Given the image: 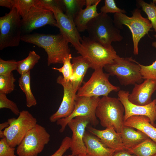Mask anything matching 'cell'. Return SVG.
<instances>
[{"mask_svg":"<svg viewBox=\"0 0 156 156\" xmlns=\"http://www.w3.org/2000/svg\"><path fill=\"white\" fill-rule=\"evenodd\" d=\"M21 40L43 48L47 55L48 66L63 64L70 54L68 42L60 33L56 35L35 33L22 34Z\"/></svg>","mask_w":156,"mask_h":156,"instance_id":"cell-1","label":"cell"},{"mask_svg":"<svg viewBox=\"0 0 156 156\" xmlns=\"http://www.w3.org/2000/svg\"><path fill=\"white\" fill-rule=\"evenodd\" d=\"M86 30L90 39L107 48L112 46V42H120L123 39L113 20L107 14L101 12L89 22Z\"/></svg>","mask_w":156,"mask_h":156,"instance_id":"cell-2","label":"cell"},{"mask_svg":"<svg viewBox=\"0 0 156 156\" xmlns=\"http://www.w3.org/2000/svg\"><path fill=\"white\" fill-rule=\"evenodd\" d=\"M125 109L118 98L103 96L100 99L96 110V115L103 127L113 128L120 133L124 126Z\"/></svg>","mask_w":156,"mask_h":156,"instance_id":"cell-3","label":"cell"},{"mask_svg":"<svg viewBox=\"0 0 156 156\" xmlns=\"http://www.w3.org/2000/svg\"><path fill=\"white\" fill-rule=\"evenodd\" d=\"M77 51L88 61L90 68L94 70L103 69L119 56L112 46L105 47L85 36L82 37L80 47Z\"/></svg>","mask_w":156,"mask_h":156,"instance_id":"cell-4","label":"cell"},{"mask_svg":"<svg viewBox=\"0 0 156 156\" xmlns=\"http://www.w3.org/2000/svg\"><path fill=\"white\" fill-rule=\"evenodd\" d=\"M132 12V15L131 17L125 14H114L113 20L115 25L120 30L123 29V25L129 28L132 34L133 53L135 55H138L139 41L148 34L152 27L147 18L142 16L141 10L138 8L135 9Z\"/></svg>","mask_w":156,"mask_h":156,"instance_id":"cell-5","label":"cell"},{"mask_svg":"<svg viewBox=\"0 0 156 156\" xmlns=\"http://www.w3.org/2000/svg\"><path fill=\"white\" fill-rule=\"evenodd\" d=\"M139 64L132 57L124 58L119 56L104 68L110 75L116 76L121 85L126 86L143 82Z\"/></svg>","mask_w":156,"mask_h":156,"instance_id":"cell-6","label":"cell"},{"mask_svg":"<svg viewBox=\"0 0 156 156\" xmlns=\"http://www.w3.org/2000/svg\"><path fill=\"white\" fill-rule=\"evenodd\" d=\"M14 8L0 17V50L19 45L22 27V19Z\"/></svg>","mask_w":156,"mask_h":156,"instance_id":"cell-7","label":"cell"},{"mask_svg":"<svg viewBox=\"0 0 156 156\" xmlns=\"http://www.w3.org/2000/svg\"><path fill=\"white\" fill-rule=\"evenodd\" d=\"M9 126L3 131L8 144L12 147L18 146L27 133L37 124V120L28 111L20 112L17 118L8 119Z\"/></svg>","mask_w":156,"mask_h":156,"instance_id":"cell-8","label":"cell"},{"mask_svg":"<svg viewBox=\"0 0 156 156\" xmlns=\"http://www.w3.org/2000/svg\"><path fill=\"white\" fill-rule=\"evenodd\" d=\"M109 75L105 73L103 69L94 70L90 79L78 89L77 96L99 97L107 96L112 91L118 92L119 86L112 84L109 81Z\"/></svg>","mask_w":156,"mask_h":156,"instance_id":"cell-9","label":"cell"},{"mask_svg":"<svg viewBox=\"0 0 156 156\" xmlns=\"http://www.w3.org/2000/svg\"><path fill=\"white\" fill-rule=\"evenodd\" d=\"M50 137L45 128L37 124L17 146V154L18 156H37L49 142Z\"/></svg>","mask_w":156,"mask_h":156,"instance_id":"cell-10","label":"cell"},{"mask_svg":"<svg viewBox=\"0 0 156 156\" xmlns=\"http://www.w3.org/2000/svg\"><path fill=\"white\" fill-rule=\"evenodd\" d=\"M100 99L99 97L77 96L74 109L71 114L68 117L59 119L56 122L57 124L60 126V132H63L68 122L77 116L88 118L91 126L95 127L98 125L99 121L96 116V110Z\"/></svg>","mask_w":156,"mask_h":156,"instance_id":"cell-11","label":"cell"},{"mask_svg":"<svg viewBox=\"0 0 156 156\" xmlns=\"http://www.w3.org/2000/svg\"><path fill=\"white\" fill-rule=\"evenodd\" d=\"M21 20L22 31L26 33L46 25L57 27L53 12L36 3L31 8L26 18Z\"/></svg>","mask_w":156,"mask_h":156,"instance_id":"cell-12","label":"cell"},{"mask_svg":"<svg viewBox=\"0 0 156 156\" xmlns=\"http://www.w3.org/2000/svg\"><path fill=\"white\" fill-rule=\"evenodd\" d=\"M57 83L62 85L63 88V96L62 101L57 111L49 118L52 122H56L59 119L66 118L69 116L74 108L77 97V92L72 83L64 80L62 76L57 78Z\"/></svg>","mask_w":156,"mask_h":156,"instance_id":"cell-13","label":"cell"},{"mask_svg":"<svg viewBox=\"0 0 156 156\" xmlns=\"http://www.w3.org/2000/svg\"><path fill=\"white\" fill-rule=\"evenodd\" d=\"M129 94V91L121 90L118 93V98L125 109L124 121L132 116H144L149 118L151 124L154 126L156 120V99L145 105H137L129 101L128 96Z\"/></svg>","mask_w":156,"mask_h":156,"instance_id":"cell-14","label":"cell"},{"mask_svg":"<svg viewBox=\"0 0 156 156\" xmlns=\"http://www.w3.org/2000/svg\"><path fill=\"white\" fill-rule=\"evenodd\" d=\"M90 121L85 116H77L71 120L68 123L72 132L71 138L70 149L71 155L76 156L81 154H86V148L83 141L86 129Z\"/></svg>","mask_w":156,"mask_h":156,"instance_id":"cell-15","label":"cell"},{"mask_svg":"<svg viewBox=\"0 0 156 156\" xmlns=\"http://www.w3.org/2000/svg\"><path fill=\"white\" fill-rule=\"evenodd\" d=\"M52 11L57 23L60 33L74 46L77 51L81 45L82 39L75 25L74 21L63 13L59 9H55Z\"/></svg>","mask_w":156,"mask_h":156,"instance_id":"cell-16","label":"cell"},{"mask_svg":"<svg viewBox=\"0 0 156 156\" xmlns=\"http://www.w3.org/2000/svg\"><path fill=\"white\" fill-rule=\"evenodd\" d=\"M156 90V79H145L140 84L136 83L128 98L132 103L139 105H145L152 101V95Z\"/></svg>","mask_w":156,"mask_h":156,"instance_id":"cell-17","label":"cell"},{"mask_svg":"<svg viewBox=\"0 0 156 156\" xmlns=\"http://www.w3.org/2000/svg\"><path fill=\"white\" fill-rule=\"evenodd\" d=\"M89 125L86 128L88 131L99 138L107 146L116 151L126 150L122 142L120 133L117 132L114 128L100 130Z\"/></svg>","mask_w":156,"mask_h":156,"instance_id":"cell-18","label":"cell"},{"mask_svg":"<svg viewBox=\"0 0 156 156\" xmlns=\"http://www.w3.org/2000/svg\"><path fill=\"white\" fill-rule=\"evenodd\" d=\"M83 141L88 156H113L116 151L107 146L96 136L86 131Z\"/></svg>","mask_w":156,"mask_h":156,"instance_id":"cell-19","label":"cell"},{"mask_svg":"<svg viewBox=\"0 0 156 156\" xmlns=\"http://www.w3.org/2000/svg\"><path fill=\"white\" fill-rule=\"evenodd\" d=\"M124 125L141 131L156 142V127L151 124L147 117L142 115L132 116L124 121Z\"/></svg>","mask_w":156,"mask_h":156,"instance_id":"cell-20","label":"cell"},{"mask_svg":"<svg viewBox=\"0 0 156 156\" xmlns=\"http://www.w3.org/2000/svg\"><path fill=\"white\" fill-rule=\"evenodd\" d=\"M72 60L73 75L70 81L77 92L81 86L88 70L90 66L88 61L81 55L73 57Z\"/></svg>","mask_w":156,"mask_h":156,"instance_id":"cell-21","label":"cell"},{"mask_svg":"<svg viewBox=\"0 0 156 156\" xmlns=\"http://www.w3.org/2000/svg\"><path fill=\"white\" fill-rule=\"evenodd\" d=\"M123 144L126 149L133 148L149 138L141 131L132 127L124 126L120 133Z\"/></svg>","mask_w":156,"mask_h":156,"instance_id":"cell-22","label":"cell"},{"mask_svg":"<svg viewBox=\"0 0 156 156\" xmlns=\"http://www.w3.org/2000/svg\"><path fill=\"white\" fill-rule=\"evenodd\" d=\"M101 1L90 6L86 7L79 13L74 20V22L79 32H82L86 30L89 22L100 14L97 12V6Z\"/></svg>","mask_w":156,"mask_h":156,"instance_id":"cell-23","label":"cell"},{"mask_svg":"<svg viewBox=\"0 0 156 156\" xmlns=\"http://www.w3.org/2000/svg\"><path fill=\"white\" fill-rule=\"evenodd\" d=\"M127 150L136 156H153L156 154V142L148 138L134 147Z\"/></svg>","mask_w":156,"mask_h":156,"instance_id":"cell-24","label":"cell"},{"mask_svg":"<svg viewBox=\"0 0 156 156\" xmlns=\"http://www.w3.org/2000/svg\"><path fill=\"white\" fill-rule=\"evenodd\" d=\"M18 83L20 88L25 95L27 107H30L36 105L37 101L31 88L30 71L21 75Z\"/></svg>","mask_w":156,"mask_h":156,"instance_id":"cell-25","label":"cell"},{"mask_svg":"<svg viewBox=\"0 0 156 156\" xmlns=\"http://www.w3.org/2000/svg\"><path fill=\"white\" fill-rule=\"evenodd\" d=\"M40 58V56L34 51H29L26 58L17 61V71L21 75L30 71Z\"/></svg>","mask_w":156,"mask_h":156,"instance_id":"cell-26","label":"cell"},{"mask_svg":"<svg viewBox=\"0 0 156 156\" xmlns=\"http://www.w3.org/2000/svg\"><path fill=\"white\" fill-rule=\"evenodd\" d=\"M66 15L74 20L80 12L86 5L85 0H62Z\"/></svg>","mask_w":156,"mask_h":156,"instance_id":"cell-27","label":"cell"},{"mask_svg":"<svg viewBox=\"0 0 156 156\" xmlns=\"http://www.w3.org/2000/svg\"><path fill=\"white\" fill-rule=\"evenodd\" d=\"M137 6L141 8L147 16L152 27L156 32V5L153 2L148 3L142 0L136 1Z\"/></svg>","mask_w":156,"mask_h":156,"instance_id":"cell-28","label":"cell"},{"mask_svg":"<svg viewBox=\"0 0 156 156\" xmlns=\"http://www.w3.org/2000/svg\"><path fill=\"white\" fill-rule=\"evenodd\" d=\"M13 7L17 10L22 20L26 17L31 8L36 3L37 0H12Z\"/></svg>","mask_w":156,"mask_h":156,"instance_id":"cell-29","label":"cell"},{"mask_svg":"<svg viewBox=\"0 0 156 156\" xmlns=\"http://www.w3.org/2000/svg\"><path fill=\"white\" fill-rule=\"evenodd\" d=\"M16 79L12 73L10 74L0 75V93L9 94L14 90Z\"/></svg>","mask_w":156,"mask_h":156,"instance_id":"cell-30","label":"cell"},{"mask_svg":"<svg viewBox=\"0 0 156 156\" xmlns=\"http://www.w3.org/2000/svg\"><path fill=\"white\" fill-rule=\"evenodd\" d=\"M72 58L70 54L64 60L63 63V65L62 67L60 68H52V69L57 70L61 73L64 79L67 81H70L73 75V64L71 62Z\"/></svg>","mask_w":156,"mask_h":156,"instance_id":"cell-31","label":"cell"},{"mask_svg":"<svg viewBox=\"0 0 156 156\" xmlns=\"http://www.w3.org/2000/svg\"><path fill=\"white\" fill-rule=\"evenodd\" d=\"M156 38V34L155 35ZM153 46L156 47V41L153 43ZM140 68V72L143 79H156V60L148 66H144L139 64Z\"/></svg>","mask_w":156,"mask_h":156,"instance_id":"cell-32","label":"cell"},{"mask_svg":"<svg viewBox=\"0 0 156 156\" xmlns=\"http://www.w3.org/2000/svg\"><path fill=\"white\" fill-rule=\"evenodd\" d=\"M4 108L9 109L16 116H18L20 112L15 103L8 98L6 94L0 93V109Z\"/></svg>","mask_w":156,"mask_h":156,"instance_id":"cell-33","label":"cell"},{"mask_svg":"<svg viewBox=\"0 0 156 156\" xmlns=\"http://www.w3.org/2000/svg\"><path fill=\"white\" fill-rule=\"evenodd\" d=\"M17 61L14 60H5L0 58V75H7L17 69Z\"/></svg>","mask_w":156,"mask_h":156,"instance_id":"cell-34","label":"cell"},{"mask_svg":"<svg viewBox=\"0 0 156 156\" xmlns=\"http://www.w3.org/2000/svg\"><path fill=\"white\" fill-rule=\"evenodd\" d=\"M101 12L107 14L108 13H122L125 14L126 11L118 7L114 0H105L104 5L100 9Z\"/></svg>","mask_w":156,"mask_h":156,"instance_id":"cell-35","label":"cell"},{"mask_svg":"<svg viewBox=\"0 0 156 156\" xmlns=\"http://www.w3.org/2000/svg\"><path fill=\"white\" fill-rule=\"evenodd\" d=\"M36 3L51 11L55 9H59L63 11L64 8L65 9L62 0H37Z\"/></svg>","mask_w":156,"mask_h":156,"instance_id":"cell-36","label":"cell"},{"mask_svg":"<svg viewBox=\"0 0 156 156\" xmlns=\"http://www.w3.org/2000/svg\"><path fill=\"white\" fill-rule=\"evenodd\" d=\"M14 147H11L5 137L0 140V156H17L15 154Z\"/></svg>","mask_w":156,"mask_h":156,"instance_id":"cell-37","label":"cell"},{"mask_svg":"<svg viewBox=\"0 0 156 156\" xmlns=\"http://www.w3.org/2000/svg\"><path fill=\"white\" fill-rule=\"evenodd\" d=\"M71 138L66 136L62 140L58 149L53 154L49 156H62L70 148Z\"/></svg>","mask_w":156,"mask_h":156,"instance_id":"cell-38","label":"cell"},{"mask_svg":"<svg viewBox=\"0 0 156 156\" xmlns=\"http://www.w3.org/2000/svg\"><path fill=\"white\" fill-rule=\"evenodd\" d=\"M0 6L5 7L10 10L13 8L12 0H0Z\"/></svg>","mask_w":156,"mask_h":156,"instance_id":"cell-39","label":"cell"},{"mask_svg":"<svg viewBox=\"0 0 156 156\" xmlns=\"http://www.w3.org/2000/svg\"><path fill=\"white\" fill-rule=\"evenodd\" d=\"M113 156H135L132 155L127 150L116 151Z\"/></svg>","mask_w":156,"mask_h":156,"instance_id":"cell-40","label":"cell"},{"mask_svg":"<svg viewBox=\"0 0 156 156\" xmlns=\"http://www.w3.org/2000/svg\"><path fill=\"white\" fill-rule=\"evenodd\" d=\"M9 124L8 121L5 122L0 124V138L1 139L5 138L3 130L9 126Z\"/></svg>","mask_w":156,"mask_h":156,"instance_id":"cell-41","label":"cell"},{"mask_svg":"<svg viewBox=\"0 0 156 156\" xmlns=\"http://www.w3.org/2000/svg\"><path fill=\"white\" fill-rule=\"evenodd\" d=\"M100 0H86V7L90 6L96 4Z\"/></svg>","mask_w":156,"mask_h":156,"instance_id":"cell-42","label":"cell"},{"mask_svg":"<svg viewBox=\"0 0 156 156\" xmlns=\"http://www.w3.org/2000/svg\"><path fill=\"white\" fill-rule=\"evenodd\" d=\"M76 156H88L86 154H81Z\"/></svg>","mask_w":156,"mask_h":156,"instance_id":"cell-43","label":"cell"},{"mask_svg":"<svg viewBox=\"0 0 156 156\" xmlns=\"http://www.w3.org/2000/svg\"><path fill=\"white\" fill-rule=\"evenodd\" d=\"M153 2L156 5V0H153Z\"/></svg>","mask_w":156,"mask_h":156,"instance_id":"cell-44","label":"cell"},{"mask_svg":"<svg viewBox=\"0 0 156 156\" xmlns=\"http://www.w3.org/2000/svg\"><path fill=\"white\" fill-rule=\"evenodd\" d=\"M64 156H73L71 154V155H64Z\"/></svg>","mask_w":156,"mask_h":156,"instance_id":"cell-45","label":"cell"},{"mask_svg":"<svg viewBox=\"0 0 156 156\" xmlns=\"http://www.w3.org/2000/svg\"><path fill=\"white\" fill-rule=\"evenodd\" d=\"M153 156H156V154Z\"/></svg>","mask_w":156,"mask_h":156,"instance_id":"cell-46","label":"cell"},{"mask_svg":"<svg viewBox=\"0 0 156 156\" xmlns=\"http://www.w3.org/2000/svg\"><path fill=\"white\" fill-rule=\"evenodd\" d=\"M155 127H156V125H155Z\"/></svg>","mask_w":156,"mask_h":156,"instance_id":"cell-47","label":"cell"}]
</instances>
